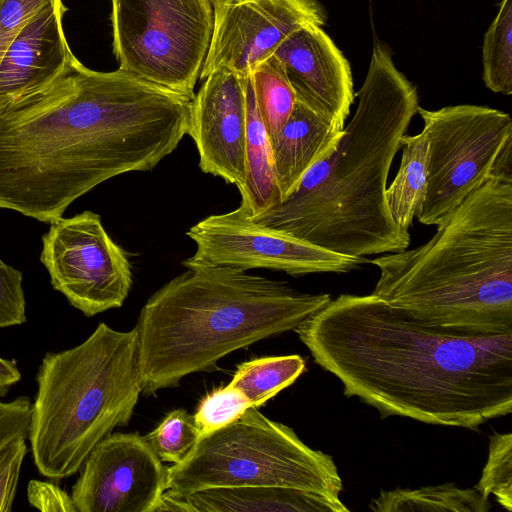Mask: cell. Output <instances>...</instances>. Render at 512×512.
<instances>
[{
	"label": "cell",
	"instance_id": "obj_1",
	"mask_svg": "<svg viewBox=\"0 0 512 512\" xmlns=\"http://www.w3.org/2000/svg\"><path fill=\"white\" fill-rule=\"evenodd\" d=\"M192 100L74 56L46 86L0 105V208L51 224L100 183L152 170L187 134Z\"/></svg>",
	"mask_w": 512,
	"mask_h": 512
},
{
	"label": "cell",
	"instance_id": "obj_2",
	"mask_svg": "<svg viewBox=\"0 0 512 512\" xmlns=\"http://www.w3.org/2000/svg\"><path fill=\"white\" fill-rule=\"evenodd\" d=\"M294 331L346 396L383 418L476 429L512 411V331L433 325L374 294L339 295Z\"/></svg>",
	"mask_w": 512,
	"mask_h": 512
},
{
	"label": "cell",
	"instance_id": "obj_3",
	"mask_svg": "<svg viewBox=\"0 0 512 512\" xmlns=\"http://www.w3.org/2000/svg\"><path fill=\"white\" fill-rule=\"evenodd\" d=\"M356 96L357 108L337 145L289 197L251 218L332 252L366 258L405 250L411 241L394 221L385 192L419 97L380 42Z\"/></svg>",
	"mask_w": 512,
	"mask_h": 512
},
{
	"label": "cell",
	"instance_id": "obj_4",
	"mask_svg": "<svg viewBox=\"0 0 512 512\" xmlns=\"http://www.w3.org/2000/svg\"><path fill=\"white\" fill-rule=\"evenodd\" d=\"M436 226L423 245L368 260L380 271L372 294L433 325L512 331V164Z\"/></svg>",
	"mask_w": 512,
	"mask_h": 512
},
{
	"label": "cell",
	"instance_id": "obj_5",
	"mask_svg": "<svg viewBox=\"0 0 512 512\" xmlns=\"http://www.w3.org/2000/svg\"><path fill=\"white\" fill-rule=\"evenodd\" d=\"M187 268L145 303L137 361L145 396L214 368L227 354L294 330L331 296L305 293L247 270L182 261Z\"/></svg>",
	"mask_w": 512,
	"mask_h": 512
},
{
	"label": "cell",
	"instance_id": "obj_6",
	"mask_svg": "<svg viewBox=\"0 0 512 512\" xmlns=\"http://www.w3.org/2000/svg\"><path fill=\"white\" fill-rule=\"evenodd\" d=\"M137 344L136 327L101 322L81 344L45 354L28 431L41 475L75 474L102 439L129 423L142 393Z\"/></svg>",
	"mask_w": 512,
	"mask_h": 512
},
{
	"label": "cell",
	"instance_id": "obj_7",
	"mask_svg": "<svg viewBox=\"0 0 512 512\" xmlns=\"http://www.w3.org/2000/svg\"><path fill=\"white\" fill-rule=\"evenodd\" d=\"M244 486L296 489L337 501L343 490L330 455L254 406L233 423L200 435L187 456L167 468L166 492L177 497Z\"/></svg>",
	"mask_w": 512,
	"mask_h": 512
},
{
	"label": "cell",
	"instance_id": "obj_8",
	"mask_svg": "<svg viewBox=\"0 0 512 512\" xmlns=\"http://www.w3.org/2000/svg\"><path fill=\"white\" fill-rule=\"evenodd\" d=\"M119 69L194 98L213 32L211 0H111Z\"/></svg>",
	"mask_w": 512,
	"mask_h": 512
},
{
	"label": "cell",
	"instance_id": "obj_9",
	"mask_svg": "<svg viewBox=\"0 0 512 512\" xmlns=\"http://www.w3.org/2000/svg\"><path fill=\"white\" fill-rule=\"evenodd\" d=\"M417 113L428 137L427 190L417 217L437 225L512 157V119L472 104L419 106Z\"/></svg>",
	"mask_w": 512,
	"mask_h": 512
},
{
	"label": "cell",
	"instance_id": "obj_10",
	"mask_svg": "<svg viewBox=\"0 0 512 512\" xmlns=\"http://www.w3.org/2000/svg\"><path fill=\"white\" fill-rule=\"evenodd\" d=\"M42 242L40 260L51 284L72 306L91 317L123 305L132 286L131 264L98 214L62 217Z\"/></svg>",
	"mask_w": 512,
	"mask_h": 512
},
{
	"label": "cell",
	"instance_id": "obj_11",
	"mask_svg": "<svg viewBox=\"0 0 512 512\" xmlns=\"http://www.w3.org/2000/svg\"><path fill=\"white\" fill-rule=\"evenodd\" d=\"M186 234L196 244L190 260L243 270L263 268L298 276L345 273L368 263L366 258L341 255L262 225L242 206L210 215Z\"/></svg>",
	"mask_w": 512,
	"mask_h": 512
},
{
	"label": "cell",
	"instance_id": "obj_12",
	"mask_svg": "<svg viewBox=\"0 0 512 512\" xmlns=\"http://www.w3.org/2000/svg\"><path fill=\"white\" fill-rule=\"evenodd\" d=\"M213 32L200 79L226 68L243 77L305 25L323 26L317 0H211Z\"/></svg>",
	"mask_w": 512,
	"mask_h": 512
},
{
	"label": "cell",
	"instance_id": "obj_13",
	"mask_svg": "<svg viewBox=\"0 0 512 512\" xmlns=\"http://www.w3.org/2000/svg\"><path fill=\"white\" fill-rule=\"evenodd\" d=\"M82 466L71 494L77 512H156L166 491L167 468L137 432L106 436Z\"/></svg>",
	"mask_w": 512,
	"mask_h": 512
},
{
	"label": "cell",
	"instance_id": "obj_14",
	"mask_svg": "<svg viewBox=\"0 0 512 512\" xmlns=\"http://www.w3.org/2000/svg\"><path fill=\"white\" fill-rule=\"evenodd\" d=\"M203 80L192 100L187 134L198 150L201 170L241 192L246 181L245 77L221 68Z\"/></svg>",
	"mask_w": 512,
	"mask_h": 512
},
{
	"label": "cell",
	"instance_id": "obj_15",
	"mask_svg": "<svg viewBox=\"0 0 512 512\" xmlns=\"http://www.w3.org/2000/svg\"><path fill=\"white\" fill-rule=\"evenodd\" d=\"M273 56L297 100L344 129L356 94L350 65L321 26L305 25L290 34Z\"/></svg>",
	"mask_w": 512,
	"mask_h": 512
},
{
	"label": "cell",
	"instance_id": "obj_16",
	"mask_svg": "<svg viewBox=\"0 0 512 512\" xmlns=\"http://www.w3.org/2000/svg\"><path fill=\"white\" fill-rule=\"evenodd\" d=\"M66 12L62 0L48 3L10 44L0 61V105L46 86L75 56L62 26Z\"/></svg>",
	"mask_w": 512,
	"mask_h": 512
},
{
	"label": "cell",
	"instance_id": "obj_17",
	"mask_svg": "<svg viewBox=\"0 0 512 512\" xmlns=\"http://www.w3.org/2000/svg\"><path fill=\"white\" fill-rule=\"evenodd\" d=\"M342 134L343 129L297 100L289 119L271 142L281 201L297 189L309 169L337 145Z\"/></svg>",
	"mask_w": 512,
	"mask_h": 512
},
{
	"label": "cell",
	"instance_id": "obj_18",
	"mask_svg": "<svg viewBox=\"0 0 512 512\" xmlns=\"http://www.w3.org/2000/svg\"><path fill=\"white\" fill-rule=\"evenodd\" d=\"M190 512H348L339 500L273 486L222 487L187 497Z\"/></svg>",
	"mask_w": 512,
	"mask_h": 512
},
{
	"label": "cell",
	"instance_id": "obj_19",
	"mask_svg": "<svg viewBox=\"0 0 512 512\" xmlns=\"http://www.w3.org/2000/svg\"><path fill=\"white\" fill-rule=\"evenodd\" d=\"M247 130L246 181L240 192L242 206L254 217L281 201L274 172L273 151L269 136L260 117L251 75L245 76Z\"/></svg>",
	"mask_w": 512,
	"mask_h": 512
},
{
	"label": "cell",
	"instance_id": "obj_20",
	"mask_svg": "<svg viewBox=\"0 0 512 512\" xmlns=\"http://www.w3.org/2000/svg\"><path fill=\"white\" fill-rule=\"evenodd\" d=\"M428 137L424 130L402 137L398 172L386 188V202L394 221L409 230L418 215L427 190Z\"/></svg>",
	"mask_w": 512,
	"mask_h": 512
},
{
	"label": "cell",
	"instance_id": "obj_21",
	"mask_svg": "<svg viewBox=\"0 0 512 512\" xmlns=\"http://www.w3.org/2000/svg\"><path fill=\"white\" fill-rule=\"evenodd\" d=\"M368 507L375 512H487L492 506L475 488H460L455 483H444L413 489L381 490Z\"/></svg>",
	"mask_w": 512,
	"mask_h": 512
},
{
	"label": "cell",
	"instance_id": "obj_22",
	"mask_svg": "<svg viewBox=\"0 0 512 512\" xmlns=\"http://www.w3.org/2000/svg\"><path fill=\"white\" fill-rule=\"evenodd\" d=\"M304 371L305 361L300 355L262 357L240 364L229 385L240 390L254 407H260Z\"/></svg>",
	"mask_w": 512,
	"mask_h": 512
},
{
	"label": "cell",
	"instance_id": "obj_23",
	"mask_svg": "<svg viewBox=\"0 0 512 512\" xmlns=\"http://www.w3.org/2000/svg\"><path fill=\"white\" fill-rule=\"evenodd\" d=\"M250 75L257 108L272 142L292 114L297 97L273 55L260 63Z\"/></svg>",
	"mask_w": 512,
	"mask_h": 512
},
{
	"label": "cell",
	"instance_id": "obj_24",
	"mask_svg": "<svg viewBox=\"0 0 512 512\" xmlns=\"http://www.w3.org/2000/svg\"><path fill=\"white\" fill-rule=\"evenodd\" d=\"M483 80L494 93L512 94V0H502L485 33L482 46Z\"/></svg>",
	"mask_w": 512,
	"mask_h": 512
},
{
	"label": "cell",
	"instance_id": "obj_25",
	"mask_svg": "<svg viewBox=\"0 0 512 512\" xmlns=\"http://www.w3.org/2000/svg\"><path fill=\"white\" fill-rule=\"evenodd\" d=\"M482 475L475 489L485 498L493 495L497 503L512 511V433L494 432Z\"/></svg>",
	"mask_w": 512,
	"mask_h": 512
},
{
	"label": "cell",
	"instance_id": "obj_26",
	"mask_svg": "<svg viewBox=\"0 0 512 512\" xmlns=\"http://www.w3.org/2000/svg\"><path fill=\"white\" fill-rule=\"evenodd\" d=\"M199 436L193 415L179 408L169 412L145 437L162 462L177 464L187 456Z\"/></svg>",
	"mask_w": 512,
	"mask_h": 512
},
{
	"label": "cell",
	"instance_id": "obj_27",
	"mask_svg": "<svg viewBox=\"0 0 512 512\" xmlns=\"http://www.w3.org/2000/svg\"><path fill=\"white\" fill-rule=\"evenodd\" d=\"M252 406L240 390L228 384L206 394L193 418L200 435H204L233 423Z\"/></svg>",
	"mask_w": 512,
	"mask_h": 512
},
{
	"label": "cell",
	"instance_id": "obj_28",
	"mask_svg": "<svg viewBox=\"0 0 512 512\" xmlns=\"http://www.w3.org/2000/svg\"><path fill=\"white\" fill-rule=\"evenodd\" d=\"M22 273L0 259V328L26 321Z\"/></svg>",
	"mask_w": 512,
	"mask_h": 512
},
{
	"label": "cell",
	"instance_id": "obj_29",
	"mask_svg": "<svg viewBox=\"0 0 512 512\" xmlns=\"http://www.w3.org/2000/svg\"><path fill=\"white\" fill-rule=\"evenodd\" d=\"M28 435L19 436L0 451V512H9L15 498Z\"/></svg>",
	"mask_w": 512,
	"mask_h": 512
},
{
	"label": "cell",
	"instance_id": "obj_30",
	"mask_svg": "<svg viewBox=\"0 0 512 512\" xmlns=\"http://www.w3.org/2000/svg\"><path fill=\"white\" fill-rule=\"evenodd\" d=\"M53 1L56 0H0V61L24 26Z\"/></svg>",
	"mask_w": 512,
	"mask_h": 512
},
{
	"label": "cell",
	"instance_id": "obj_31",
	"mask_svg": "<svg viewBox=\"0 0 512 512\" xmlns=\"http://www.w3.org/2000/svg\"><path fill=\"white\" fill-rule=\"evenodd\" d=\"M31 408L32 402L28 397L0 401V451L13 439L28 435Z\"/></svg>",
	"mask_w": 512,
	"mask_h": 512
},
{
	"label": "cell",
	"instance_id": "obj_32",
	"mask_svg": "<svg viewBox=\"0 0 512 512\" xmlns=\"http://www.w3.org/2000/svg\"><path fill=\"white\" fill-rule=\"evenodd\" d=\"M27 498L31 506L43 512H77L72 496L52 482L31 480Z\"/></svg>",
	"mask_w": 512,
	"mask_h": 512
},
{
	"label": "cell",
	"instance_id": "obj_33",
	"mask_svg": "<svg viewBox=\"0 0 512 512\" xmlns=\"http://www.w3.org/2000/svg\"><path fill=\"white\" fill-rule=\"evenodd\" d=\"M21 378V373L13 361L0 357V395L5 392Z\"/></svg>",
	"mask_w": 512,
	"mask_h": 512
}]
</instances>
